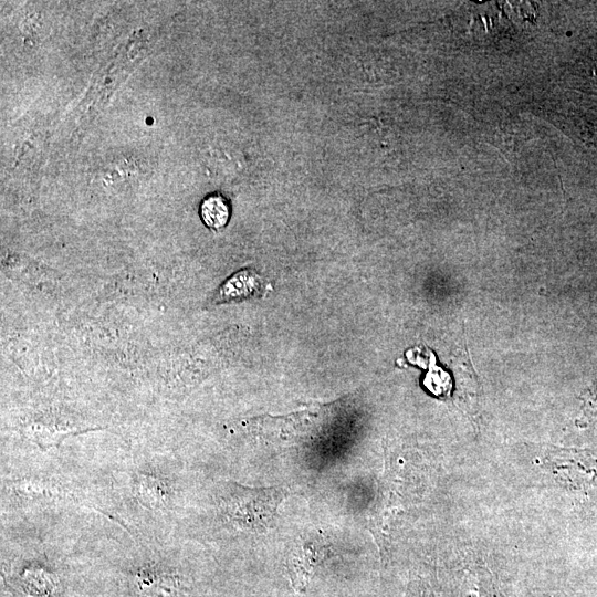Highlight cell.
<instances>
[{"instance_id":"obj_1","label":"cell","mask_w":597,"mask_h":597,"mask_svg":"<svg viewBox=\"0 0 597 597\" xmlns=\"http://www.w3.org/2000/svg\"><path fill=\"white\" fill-rule=\"evenodd\" d=\"M287 491L274 488H249L226 482L218 493V509L223 521L235 530L263 533L275 521L277 509Z\"/></svg>"},{"instance_id":"obj_2","label":"cell","mask_w":597,"mask_h":597,"mask_svg":"<svg viewBox=\"0 0 597 597\" xmlns=\"http://www.w3.org/2000/svg\"><path fill=\"white\" fill-rule=\"evenodd\" d=\"M328 547L321 536L300 537L286 557V569L297 591L306 588L316 566L325 558Z\"/></svg>"},{"instance_id":"obj_3","label":"cell","mask_w":597,"mask_h":597,"mask_svg":"<svg viewBox=\"0 0 597 597\" xmlns=\"http://www.w3.org/2000/svg\"><path fill=\"white\" fill-rule=\"evenodd\" d=\"M133 492L137 502L148 510H164L172 503L171 482L161 474L143 471L136 473Z\"/></svg>"},{"instance_id":"obj_4","label":"cell","mask_w":597,"mask_h":597,"mask_svg":"<svg viewBox=\"0 0 597 597\" xmlns=\"http://www.w3.org/2000/svg\"><path fill=\"white\" fill-rule=\"evenodd\" d=\"M136 584L142 597H175L174 576L159 569H140L136 576Z\"/></svg>"},{"instance_id":"obj_5","label":"cell","mask_w":597,"mask_h":597,"mask_svg":"<svg viewBox=\"0 0 597 597\" xmlns=\"http://www.w3.org/2000/svg\"><path fill=\"white\" fill-rule=\"evenodd\" d=\"M200 216L205 224L210 229H222L230 218V207L227 199L220 193L207 196L201 202Z\"/></svg>"},{"instance_id":"obj_6","label":"cell","mask_w":597,"mask_h":597,"mask_svg":"<svg viewBox=\"0 0 597 597\" xmlns=\"http://www.w3.org/2000/svg\"><path fill=\"white\" fill-rule=\"evenodd\" d=\"M259 286V279L254 273L247 271L231 277L221 289L220 295L224 298H238L251 295Z\"/></svg>"},{"instance_id":"obj_7","label":"cell","mask_w":597,"mask_h":597,"mask_svg":"<svg viewBox=\"0 0 597 597\" xmlns=\"http://www.w3.org/2000/svg\"><path fill=\"white\" fill-rule=\"evenodd\" d=\"M24 584L30 594L40 597L50 596L55 588L49 573L41 568H29L24 575Z\"/></svg>"},{"instance_id":"obj_8","label":"cell","mask_w":597,"mask_h":597,"mask_svg":"<svg viewBox=\"0 0 597 597\" xmlns=\"http://www.w3.org/2000/svg\"><path fill=\"white\" fill-rule=\"evenodd\" d=\"M580 413L587 421H597V379L582 396Z\"/></svg>"},{"instance_id":"obj_9","label":"cell","mask_w":597,"mask_h":597,"mask_svg":"<svg viewBox=\"0 0 597 597\" xmlns=\"http://www.w3.org/2000/svg\"><path fill=\"white\" fill-rule=\"evenodd\" d=\"M593 75H594V78L597 81V64L595 65L593 70Z\"/></svg>"}]
</instances>
